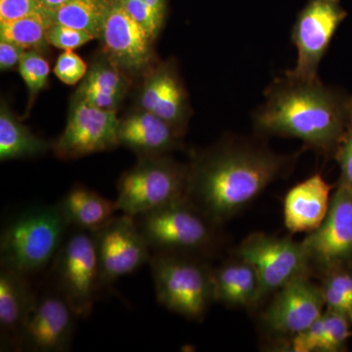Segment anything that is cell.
I'll use <instances>...</instances> for the list:
<instances>
[{
	"mask_svg": "<svg viewBox=\"0 0 352 352\" xmlns=\"http://www.w3.org/2000/svg\"><path fill=\"white\" fill-rule=\"evenodd\" d=\"M295 159L248 141L221 144L196 157L189 168L187 200L221 226L285 175Z\"/></svg>",
	"mask_w": 352,
	"mask_h": 352,
	"instance_id": "1",
	"label": "cell"
},
{
	"mask_svg": "<svg viewBox=\"0 0 352 352\" xmlns=\"http://www.w3.org/2000/svg\"><path fill=\"white\" fill-rule=\"evenodd\" d=\"M349 98L319 78L303 80L285 74L271 83L254 117L261 135L300 139L315 151L335 153L346 131Z\"/></svg>",
	"mask_w": 352,
	"mask_h": 352,
	"instance_id": "2",
	"label": "cell"
},
{
	"mask_svg": "<svg viewBox=\"0 0 352 352\" xmlns=\"http://www.w3.org/2000/svg\"><path fill=\"white\" fill-rule=\"evenodd\" d=\"M59 205L30 208L11 220L0 237V265L32 278L50 270L69 232Z\"/></svg>",
	"mask_w": 352,
	"mask_h": 352,
	"instance_id": "3",
	"label": "cell"
},
{
	"mask_svg": "<svg viewBox=\"0 0 352 352\" xmlns=\"http://www.w3.org/2000/svg\"><path fill=\"white\" fill-rule=\"evenodd\" d=\"M149 264L157 302L184 318L201 321L214 302L212 268L205 259L156 252Z\"/></svg>",
	"mask_w": 352,
	"mask_h": 352,
	"instance_id": "4",
	"label": "cell"
},
{
	"mask_svg": "<svg viewBox=\"0 0 352 352\" xmlns=\"http://www.w3.org/2000/svg\"><path fill=\"white\" fill-rule=\"evenodd\" d=\"M152 254L208 258L219 242V228L187 199L134 217Z\"/></svg>",
	"mask_w": 352,
	"mask_h": 352,
	"instance_id": "5",
	"label": "cell"
},
{
	"mask_svg": "<svg viewBox=\"0 0 352 352\" xmlns=\"http://www.w3.org/2000/svg\"><path fill=\"white\" fill-rule=\"evenodd\" d=\"M50 285L80 318L91 314L102 291L106 289L91 232L74 227L69 229L51 264Z\"/></svg>",
	"mask_w": 352,
	"mask_h": 352,
	"instance_id": "6",
	"label": "cell"
},
{
	"mask_svg": "<svg viewBox=\"0 0 352 352\" xmlns=\"http://www.w3.org/2000/svg\"><path fill=\"white\" fill-rule=\"evenodd\" d=\"M189 168L164 157H145L118 183L122 214L138 217L187 199Z\"/></svg>",
	"mask_w": 352,
	"mask_h": 352,
	"instance_id": "7",
	"label": "cell"
},
{
	"mask_svg": "<svg viewBox=\"0 0 352 352\" xmlns=\"http://www.w3.org/2000/svg\"><path fill=\"white\" fill-rule=\"evenodd\" d=\"M234 256L248 261L256 270L258 307L295 278L314 274L302 242L289 237L252 233L236 248Z\"/></svg>",
	"mask_w": 352,
	"mask_h": 352,
	"instance_id": "8",
	"label": "cell"
},
{
	"mask_svg": "<svg viewBox=\"0 0 352 352\" xmlns=\"http://www.w3.org/2000/svg\"><path fill=\"white\" fill-rule=\"evenodd\" d=\"M312 272L352 266V188L339 182L327 215L302 241Z\"/></svg>",
	"mask_w": 352,
	"mask_h": 352,
	"instance_id": "9",
	"label": "cell"
},
{
	"mask_svg": "<svg viewBox=\"0 0 352 352\" xmlns=\"http://www.w3.org/2000/svg\"><path fill=\"white\" fill-rule=\"evenodd\" d=\"M346 16L340 0H310L292 32L298 59L296 66L286 75L303 80L319 78L322 59Z\"/></svg>",
	"mask_w": 352,
	"mask_h": 352,
	"instance_id": "10",
	"label": "cell"
},
{
	"mask_svg": "<svg viewBox=\"0 0 352 352\" xmlns=\"http://www.w3.org/2000/svg\"><path fill=\"white\" fill-rule=\"evenodd\" d=\"M270 300L261 322L276 344L302 333L325 310L321 286L310 275L292 280Z\"/></svg>",
	"mask_w": 352,
	"mask_h": 352,
	"instance_id": "11",
	"label": "cell"
},
{
	"mask_svg": "<svg viewBox=\"0 0 352 352\" xmlns=\"http://www.w3.org/2000/svg\"><path fill=\"white\" fill-rule=\"evenodd\" d=\"M91 233L106 288L151 261V249L131 215H116Z\"/></svg>",
	"mask_w": 352,
	"mask_h": 352,
	"instance_id": "12",
	"label": "cell"
},
{
	"mask_svg": "<svg viewBox=\"0 0 352 352\" xmlns=\"http://www.w3.org/2000/svg\"><path fill=\"white\" fill-rule=\"evenodd\" d=\"M78 318L69 302L48 284L45 289L38 292L23 333L20 351H69Z\"/></svg>",
	"mask_w": 352,
	"mask_h": 352,
	"instance_id": "13",
	"label": "cell"
},
{
	"mask_svg": "<svg viewBox=\"0 0 352 352\" xmlns=\"http://www.w3.org/2000/svg\"><path fill=\"white\" fill-rule=\"evenodd\" d=\"M120 124L115 111L95 107L80 100L72 111L66 129L55 144V150L64 157L106 151L119 144Z\"/></svg>",
	"mask_w": 352,
	"mask_h": 352,
	"instance_id": "14",
	"label": "cell"
},
{
	"mask_svg": "<svg viewBox=\"0 0 352 352\" xmlns=\"http://www.w3.org/2000/svg\"><path fill=\"white\" fill-rule=\"evenodd\" d=\"M38 292L32 278L0 265V344L1 351H20L21 340Z\"/></svg>",
	"mask_w": 352,
	"mask_h": 352,
	"instance_id": "15",
	"label": "cell"
},
{
	"mask_svg": "<svg viewBox=\"0 0 352 352\" xmlns=\"http://www.w3.org/2000/svg\"><path fill=\"white\" fill-rule=\"evenodd\" d=\"M101 38L111 57L126 69L144 68L151 57V36L126 12L120 1L112 3Z\"/></svg>",
	"mask_w": 352,
	"mask_h": 352,
	"instance_id": "16",
	"label": "cell"
},
{
	"mask_svg": "<svg viewBox=\"0 0 352 352\" xmlns=\"http://www.w3.org/2000/svg\"><path fill=\"white\" fill-rule=\"evenodd\" d=\"M333 187L319 173L298 183L283 201L284 223L291 233H311L329 210Z\"/></svg>",
	"mask_w": 352,
	"mask_h": 352,
	"instance_id": "17",
	"label": "cell"
},
{
	"mask_svg": "<svg viewBox=\"0 0 352 352\" xmlns=\"http://www.w3.org/2000/svg\"><path fill=\"white\" fill-rule=\"evenodd\" d=\"M351 335V320L344 314L325 308L309 327L275 347L291 352H340L346 349Z\"/></svg>",
	"mask_w": 352,
	"mask_h": 352,
	"instance_id": "18",
	"label": "cell"
},
{
	"mask_svg": "<svg viewBox=\"0 0 352 352\" xmlns=\"http://www.w3.org/2000/svg\"><path fill=\"white\" fill-rule=\"evenodd\" d=\"M214 302L228 307H258V279L254 267L244 259L232 261L212 268Z\"/></svg>",
	"mask_w": 352,
	"mask_h": 352,
	"instance_id": "19",
	"label": "cell"
},
{
	"mask_svg": "<svg viewBox=\"0 0 352 352\" xmlns=\"http://www.w3.org/2000/svg\"><path fill=\"white\" fill-rule=\"evenodd\" d=\"M177 131L151 112L136 113L120 122L118 139L136 151L156 156L177 147Z\"/></svg>",
	"mask_w": 352,
	"mask_h": 352,
	"instance_id": "20",
	"label": "cell"
},
{
	"mask_svg": "<svg viewBox=\"0 0 352 352\" xmlns=\"http://www.w3.org/2000/svg\"><path fill=\"white\" fill-rule=\"evenodd\" d=\"M58 205L71 227L89 232L107 224L120 212L116 200L105 198L82 185L69 189Z\"/></svg>",
	"mask_w": 352,
	"mask_h": 352,
	"instance_id": "21",
	"label": "cell"
},
{
	"mask_svg": "<svg viewBox=\"0 0 352 352\" xmlns=\"http://www.w3.org/2000/svg\"><path fill=\"white\" fill-rule=\"evenodd\" d=\"M141 103L146 111L166 120L175 129L185 119L184 90L170 72L157 74L150 80Z\"/></svg>",
	"mask_w": 352,
	"mask_h": 352,
	"instance_id": "22",
	"label": "cell"
},
{
	"mask_svg": "<svg viewBox=\"0 0 352 352\" xmlns=\"http://www.w3.org/2000/svg\"><path fill=\"white\" fill-rule=\"evenodd\" d=\"M47 143L36 138L27 127L18 122L8 111L0 113V160L36 156L47 149Z\"/></svg>",
	"mask_w": 352,
	"mask_h": 352,
	"instance_id": "23",
	"label": "cell"
},
{
	"mask_svg": "<svg viewBox=\"0 0 352 352\" xmlns=\"http://www.w3.org/2000/svg\"><path fill=\"white\" fill-rule=\"evenodd\" d=\"M112 3L108 0H71L52 12L53 22L82 30L100 38Z\"/></svg>",
	"mask_w": 352,
	"mask_h": 352,
	"instance_id": "24",
	"label": "cell"
},
{
	"mask_svg": "<svg viewBox=\"0 0 352 352\" xmlns=\"http://www.w3.org/2000/svg\"><path fill=\"white\" fill-rule=\"evenodd\" d=\"M52 12H41L7 22H0V39L18 44L25 50L38 47L46 41L53 24Z\"/></svg>",
	"mask_w": 352,
	"mask_h": 352,
	"instance_id": "25",
	"label": "cell"
},
{
	"mask_svg": "<svg viewBox=\"0 0 352 352\" xmlns=\"http://www.w3.org/2000/svg\"><path fill=\"white\" fill-rule=\"evenodd\" d=\"M326 309L344 314L352 323V266H340L321 275Z\"/></svg>",
	"mask_w": 352,
	"mask_h": 352,
	"instance_id": "26",
	"label": "cell"
},
{
	"mask_svg": "<svg viewBox=\"0 0 352 352\" xmlns=\"http://www.w3.org/2000/svg\"><path fill=\"white\" fill-rule=\"evenodd\" d=\"M19 71L30 90L36 92L45 87L50 65L36 51H25L19 62Z\"/></svg>",
	"mask_w": 352,
	"mask_h": 352,
	"instance_id": "27",
	"label": "cell"
},
{
	"mask_svg": "<svg viewBox=\"0 0 352 352\" xmlns=\"http://www.w3.org/2000/svg\"><path fill=\"white\" fill-rule=\"evenodd\" d=\"M89 32L53 23L47 32L46 41L60 50H74L95 39Z\"/></svg>",
	"mask_w": 352,
	"mask_h": 352,
	"instance_id": "28",
	"label": "cell"
},
{
	"mask_svg": "<svg viewBox=\"0 0 352 352\" xmlns=\"http://www.w3.org/2000/svg\"><path fill=\"white\" fill-rule=\"evenodd\" d=\"M82 89L122 96V78L117 72L105 66H96L88 74Z\"/></svg>",
	"mask_w": 352,
	"mask_h": 352,
	"instance_id": "29",
	"label": "cell"
},
{
	"mask_svg": "<svg viewBox=\"0 0 352 352\" xmlns=\"http://www.w3.org/2000/svg\"><path fill=\"white\" fill-rule=\"evenodd\" d=\"M127 13L138 23L151 38L156 36L162 24L163 14L148 6L144 0H119Z\"/></svg>",
	"mask_w": 352,
	"mask_h": 352,
	"instance_id": "30",
	"label": "cell"
},
{
	"mask_svg": "<svg viewBox=\"0 0 352 352\" xmlns=\"http://www.w3.org/2000/svg\"><path fill=\"white\" fill-rule=\"evenodd\" d=\"M335 157L340 168V182L352 188V98L349 102L346 131L336 149Z\"/></svg>",
	"mask_w": 352,
	"mask_h": 352,
	"instance_id": "31",
	"label": "cell"
},
{
	"mask_svg": "<svg viewBox=\"0 0 352 352\" xmlns=\"http://www.w3.org/2000/svg\"><path fill=\"white\" fill-rule=\"evenodd\" d=\"M87 69V64L74 50H65L58 58L54 73L61 82L73 85L82 80Z\"/></svg>",
	"mask_w": 352,
	"mask_h": 352,
	"instance_id": "32",
	"label": "cell"
},
{
	"mask_svg": "<svg viewBox=\"0 0 352 352\" xmlns=\"http://www.w3.org/2000/svg\"><path fill=\"white\" fill-rule=\"evenodd\" d=\"M41 12H50L39 0H0V22L21 19Z\"/></svg>",
	"mask_w": 352,
	"mask_h": 352,
	"instance_id": "33",
	"label": "cell"
},
{
	"mask_svg": "<svg viewBox=\"0 0 352 352\" xmlns=\"http://www.w3.org/2000/svg\"><path fill=\"white\" fill-rule=\"evenodd\" d=\"M25 52V48L22 46L0 39V68L2 71L12 68L19 63Z\"/></svg>",
	"mask_w": 352,
	"mask_h": 352,
	"instance_id": "34",
	"label": "cell"
},
{
	"mask_svg": "<svg viewBox=\"0 0 352 352\" xmlns=\"http://www.w3.org/2000/svg\"><path fill=\"white\" fill-rule=\"evenodd\" d=\"M80 91H82V100L91 104L95 107L109 109V110H113L120 98L119 95L102 94L94 90L82 89Z\"/></svg>",
	"mask_w": 352,
	"mask_h": 352,
	"instance_id": "35",
	"label": "cell"
},
{
	"mask_svg": "<svg viewBox=\"0 0 352 352\" xmlns=\"http://www.w3.org/2000/svg\"><path fill=\"white\" fill-rule=\"evenodd\" d=\"M39 1H41V3L43 4V6L45 7L47 10H50V12H54L56 9L66 4L67 2L71 1V0H39Z\"/></svg>",
	"mask_w": 352,
	"mask_h": 352,
	"instance_id": "36",
	"label": "cell"
},
{
	"mask_svg": "<svg viewBox=\"0 0 352 352\" xmlns=\"http://www.w3.org/2000/svg\"><path fill=\"white\" fill-rule=\"evenodd\" d=\"M144 1L157 12L164 13V0H144Z\"/></svg>",
	"mask_w": 352,
	"mask_h": 352,
	"instance_id": "37",
	"label": "cell"
}]
</instances>
